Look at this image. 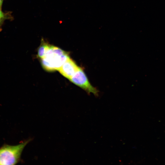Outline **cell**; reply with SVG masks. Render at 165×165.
<instances>
[{"label":"cell","instance_id":"obj_4","mask_svg":"<svg viewBox=\"0 0 165 165\" xmlns=\"http://www.w3.org/2000/svg\"><path fill=\"white\" fill-rule=\"evenodd\" d=\"M79 68L69 57L58 71L62 75L69 80Z\"/></svg>","mask_w":165,"mask_h":165},{"label":"cell","instance_id":"obj_5","mask_svg":"<svg viewBox=\"0 0 165 165\" xmlns=\"http://www.w3.org/2000/svg\"><path fill=\"white\" fill-rule=\"evenodd\" d=\"M50 44L43 38L41 39V44L38 49L37 56L41 59L44 56L49 48Z\"/></svg>","mask_w":165,"mask_h":165},{"label":"cell","instance_id":"obj_6","mask_svg":"<svg viewBox=\"0 0 165 165\" xmlns=\"http://www.w3.org/2000/svg\"><path fill=\"white\" fill-rule=\"evenodd\" d=\"M5 18L4 14L2 11L0 9V24Z\"/></svg>","mask_w":165,"mask_h":165},{"label":"cell","instance_id":"obj_7","mask_svg":"<svg viewBox=\"0 0 165 165\" xmlns=\"http://www.w3.org/2000/svg\"><path fill=\"white\" fill-rule=\"evenodd\" d=\"M3 0H0V8L2 5Z\"/></svg>","mask_w":165,"mask_h":165},{"label":"cell","instance_id":"obj_1","mask_svg":"<svg viewBox=\"0 0 165 165\" xmlns=\"http://www.w3.org/2000/svg\"><path fill=\"white\" fill-rule=\"evenodd\" d=\"M69 57L68 53L50 45L44 57L41 59V64L46 71L58 70Z\"/></svg>","mask_w":165,"mask_h":165},{"label":"cell","instance_id":"obj_3","mask_svg":"<svg viewBox=\"0 0 165 165\" xmlns=\"http://www.w3.org/2000/svg\"><path fill=\"white\" fill-rule=\"evenodd\" d=\"M74 84L84 90L89 94H93L98 97L99 91L90 82L83 69L79 67L78 70L69 80Z\"/></svg>","mask_w":165,"mask_h":165},{"label":"cell","instance_id":"obj_2","mask_svg":"<svg viewBox=\"0 0 165 165\" xmlns=\"http://www.w3.org/2000/svg\"><path fill=\"white\" fill-rule=\"evenodd\" d=\"M31 140L29 139L16 145H5L0 148V165H14L19 161L26 145Z\"/></svg>","mask_w":165,"mask_h":165}]
</instances>
